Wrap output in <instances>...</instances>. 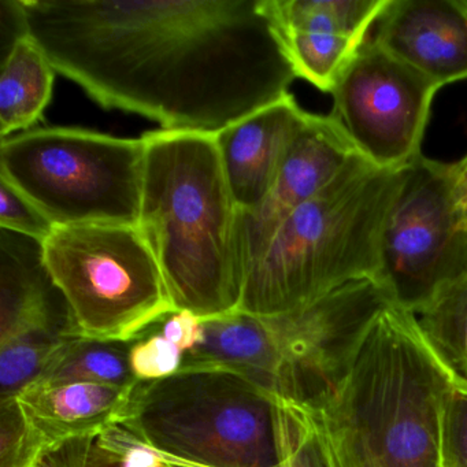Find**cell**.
<instances>
[{
  "label": "cell",
  "mask_w": 467,
  "mask_h": 467,
  "mask_svg": "<svg viewBox=\"0 0 467 467\" xmlns=\"http://www.w3.org/2000/svg\"><path fill=\"white\" fill-rule=\"evenodd\" d=\"M54 286L42 243L0 229V348L56 343Z\"/></svg>",
  "instance_id": "cell-13"
},
{
  "label": "cell",
  "mask_w": 467,
  "mask_h": 467,
  "mask_svg": "<svg viewBox=\"0 0 467 467\" xmlns=\"http://www.w3.org/2000/svg\"><path fill=\"white\" fill-rule=\"evenodd\" d=\"M130 343L64 335L34 382L100 384L132 389L138 381L130 370Z\"/></svg>",
  "instance_id": "cell-16"
},
{
  "label": "cell",
  "mask_w": 467,
  "mask_h": 467,
  "mask_svg": "<svg viewBox=\"0 0 467 467\" xmlns=\"http://www.w3.org/2000/svg\"><path fill=\"white\" fill-rule=\"evenodd\" d=\"M86 467H173L119 423L92 441Z\"/></svg>",
  "instance_id": "cell-22"
},
{
  "label": "cell",
  "mask_w": 467,
  "mask_h": 467,
  "mask_svg": "<svg viewBox=\"0 0 467 467\" xmlns=\"http://www.w3.org/2000/svg\"><path fill=\"white\" fill-rule=\"evenodd\" d=\"M154 332L130 343V365L136 381H154L177 373L182 368L185 354L166 338L155 325Z\"/></svg>",
  "instance_id": "cell-24"
},
{
  "label": "cell",
  "mask_w": 467,
  "mask_h": 467,
  "mask_svg": "<svg viewBox=\"0 0 467 467\" xmlns=\"http://www.w3.org/2000/svg\"><path fill=\"white\" fill-rule=\"evenodd\" d=\"M357 154V147L332 114H306L265 201L251 212L239 213L244 278L283 223L321 192Z\"/></svg>",
  "instance_id": "cell-10"
},
{
  "label": "cell",
  "mask_w": 467,
  "mask_h": 467,
  "mask_svg": "<svg viewBox=\"0 0 467 467\" xmlns=\"http://www.w3.org/2000/svg\"><path fill=\"white\" fill-rule=\"evenodd\" d=\"M58 75L108 110L218 133L291 94L262 0H12Z\"/></svg>",
  "instance_id": "cell-1"
},
{
  "label": "cell",
  "mask_w": 467,
  "mask_h": 467,
  "mask_svg": "<svg viewBox=\"0 0 467 467\" xmlns=\"http://www.w3.org/2000/svg\"><path fill=\"white\" fill-rule=\"evenodd\" d=\"M161 458H163V456H161ZM163 459H165V461L168 462L169 464H171V466H173V467H196V466H193V464L184 463V462L174 461V459H168V458H163Z\"/></svg>",
  "instance_id": "cell-28"
},
{
  "label": "cell",
  "mask_w": 467,
  "mask_h": 467,
  "mask_svg": "<svg viewBox=\"0 0 467 467\" xmlns=\"http://www.w3.org/2000/svg\"><path fill=\"white\" fill-rule=\"evenodd\" d=\"M273 29V28H272ZM296 78L332 94L336 84L368 39L332 29H273Z\"/></svg>",
  "instance_id": "cell-17"
},
{
  "label": "cell",
  "mask_w": 467,
  "mask_h": 467,
  "mask_svg": "<svg viewBox=\"0 0 467 467\" xmlns=\"http://www.w3.org/2000/svg\"><path fill=\"white\" fill-rule=\"evenodd\" d=\"M284 399L243 374L182 368L132 388L119 425L163 458L196 467H273Z\"/></svg>",
  "instance_id": "cell-5"
},
{
  "label": "cell",
  "mask_w": 467,
  "mask_h": 467,
  "mask_svg": "<svg viewBox=\"0 0 467 467\" xmlns=\"http://www.w3.org/2000/svg\"><path fill=\"white\" fill-rule=\"evenodd\" d=\"M144 143L81 128H37L2 139L0 179L54 226H138Z\"/></svg>",
  "instance_id": "cell-6"
},
{
  "label": "cell",
  "mask_w": 467,
  "mask_h": 467,
  "mask_svg": "<svg viewBox=\"0 0 467 467\" xmlns=\"http://www.w3.org/2000/svg\"><path fill=\"white\" fill-rule=\"evenodd\" d=\"M440 467H467V382L453 376L440 409Z\"/></svg>",
  "instance_id": "cell-23"
},
{
  "label": "cell",
  "mask_w": 467,
  "mask_h": 467,
  "mask_svg": "<svg viewBox=\"0 0 467 467\" xmlns=\"http://www.w3.org/2000/svg\"><path fill=\"white\" fill-rule=\"evenodd\" d=\"M166 338L182 349L185 355L193 351L203 338V319L188 311H176L157 325Z\"/></svg>",
  "instance_id": "cell-26"
},
{
  "label": "cell",
  "mask_w": 467,
  "mask_h": 467,
  "mask_svg": "<svg viewBox=\"0 0 467 467\" xmlns=\"http://www.w3.org/2000/svg\"><path fill=\"white\" fill-rule=\"evenodd\" d=\"M132 389L100 384L32 382L17 399L24 415L48 450L94 437L119 423Z\"/></svg>",
  "instance_id": "cell-14"
},
{
  "label": "cell",
  "mask_w": 467,
  "mask_h": 467,
  "mask_svg": "<svg viewBox=\"0 0 467 467\" xmlns=\"http://www.w3.org/2000/svg\"><path fill=\"white\" fill-rule=\"evenodd\" d=\"M47 451L17 399L0 400V467H34Z\"/></svg>",
  "instance_id": "cell-20"
},
{
  "label": "cell",
  "mask_w": 467,
  "mask_h": 467,
  "mask_svg": "<svg viewBox=\"0 0 467 467\" xmlns=\"http://www.w3.org/2000/svg\"><path fill=\"white\" fill-rule=\"evenodd\" d=\"M407 169L379 168L354 155L278 229L245 275L237 311L281 316L347 284L379 281L385 229Z\"/></svg>",
  "instance_id": "cell-4"
},
{
  "label": "cell",
  "mask_w": 467,
  "mask_h": 467,
  "mask_svg": "<svg viewBox=\"0 0 467 467\" xmlns=\"http://www.w3.org/2000/svg\"><path fill=\"white\" fill-rule=\"evenodd\" d=\"M442 87L368 36L332 91V116L379 168L420 155L434 97Z\"/></svg>",
  "instance_id": "cell-9"
},
{
  "label": "cell",
  "mask_w": 467,
  "mask_h": 467,
  "mask_svg": "<svg viewBox=\"0 0 467 467\" xmlns=\"http://www.w3.org/2000/svg\"><path fill=\"white\" fill-rule=\"evenodd\" d=\"M273 467H327L310 411L285 399L281 459Z\"/></svg>",
  "instance_id": "cell-21"
},
{
  "label": "cell",
  "mask_w": 467,
  "mask_h": 467,
  "mask_svg": "<svg viewBox=\"0 0 467 467\" xmlns=\"http://www.w3.org/2000/svg\"><path fill=\"white\" fill-rule=\"evenodd\" d=\"M467 275V154L423 157L406 180L385 229L379 281L393 303L415 313Z\"/></svg>",
  "instance_id": "cell-8"
},
{
  "label": "cell",
  "mask_w": 467,
  "mask_h": 467,
  "mask_svg": "<svg viewBox=\"0 0 467 467\" xmlns=\"http://www.w3.org/2000/svg\"><path fill=\"white\" fill-rule=\"evenodd\" d=\"M0 229L43 243L56 226L6 180L0 179Z\"/></svg>",
  "instance_id": "cell-25"
},
{
  "label": "cell",
  "mask_w": 467,
  "mask_h": 467,
  "mask_svg": "<svg viewBox=\"0 0 467 467\" xmlns=\"http://www.w3.org/2000/svg\"><path fill=\"white\" fill-rule=\"evenodd\" d=\"M42 247L67 307L64 335L133 343L176 313L138 226H57Z\"/></svg>",
  "instance_id": "cell-7"
},
{
  "label": "cell",
  "mask_w": 467,
  "mask_h": 467,
  "mask_svg": "<svg viewBox=\"0 0 467 467\" xmlns=\"http://www.w3.org/2000/svg\"><path fill=\"white\" fill-rule=\"evenodd\" d=\"M144 143L139 231L176 311L201 319L237 311L244 285L239 207L215 133L150 130Z\"/></svg>",
  "instance_id": "cell-3"
},
{
  "label": "cell",
  "mask_w": 467,
  "mask_h": 467,
  "mask_svg": "<svg viewBox=\"0 0 467 467\" xmlns=\"http://www.w3.org/2000/svg\"><path fill=\"white\" fill-rule=\"evenodd\" d=\"M94 437L72 440L47 451L34 467H86Z\"/></svg>",
  "instance_id": "cell-27"
},
{
  "label": "cell",
  "mask_w": 467,
  "mask_h": 467,
  "mask_svg": "<svg viewBox=\"0 0 467 467\" xmlns=\"http://www.w3.org/2000/svg\"><path fill=\"white\" fill-rule=\"evenodd\" d=\"M451 379L411 311L388 306L335 389L307 409L327 467H440V409Z\"/></svg>",
  "instance_id": "cell-2"
},
{
  "label": "cell",
  "mask_w": 467,
  "mask_h": 467,
  "mask_svg": "<svg viewBox=\"0 0 467 467\" xmlns=\"http://www.w3.org/2000/svg\"><path fill=\"white\" fill-rule=\"evenodd\" d=\"M412 316L440 362L467 382V275L440 289Z\"/></svg>",
  "instance_id": "cell-19"
},
{
  "label": "cell",
  "mask_w": 467,
  "mask_h": 467,
  "mask_svg": "<svg viewBox=\"0 0 467 467\" xmlns=\"http://www.w3.org/2000/svg\"><path fill=\"white\" fill-rule=\"evenodd\" d=\"M462 4H463L464 9L467 10V0H462Z\"/></svg>",
  "instance_id": "cell-29"
},
{
  "label": "cell",
  "mask_w": 467,
  "mask_h": 467,
  "mask_svg": "<svg viewBox=\"0 0 467 467\" xmlns=\"http://www.w3.org/2000/svg\"><path fill=\"white\" fill-rule=\"evenodd\" d=\"M370 36L439 86L467 80L462 0H390Z\"/></svg>",
  "instance_id": "cell-11"
},
{
  "label": "cell",
  "mask_w": 467,
  "mask_h": 467,
  "mask_svg": "<svg viewBox=\"0 0 467 467\" xmlns=\"http://www.w3.org/2000/svg\"><path fill=\"white\" fill-rule=\"evenodd\" d=\"M306 114L288 94L215 133L223 173L240 212H251L265 201Z\"/></svg>",
  "instance_id": "cell-12"
},
{
  "label": "cell",
  "mask_w": 467,
  "mask_h": 467,
  "mask_svg": "<svg viewBox=\"0 0 467 467\" xmlns=\"http://www.w3.org/2000/svg\"><path fill=\"white\" fill-rule=\"evenodd\" d=\"M389 0H262L275 29H333L368 39Z\"/></svg>",
  "instance_id": "cell-18"
},
{
  "label": "cell",
  "mask_w": 467,
  "mask_h": 467,
  "mask_svg": "<svg viewBox=\"0 0 467 467\" xmlns=\"http://www.w3.org/2000/svg\"><path fill=\"white\" fill-rule=\"evenodd\" d=\"M56 69L29 35L18 36L2 62L0 133L2 139L31 130L53 97Z\"/></svg>",
  "instance_id": "cell-15"
}]
</instances>
